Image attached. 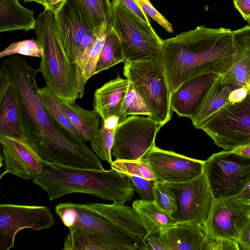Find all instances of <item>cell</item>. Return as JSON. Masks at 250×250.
<instances>
[{
  "instance_id": "cell-1",
  "label": "cell",
  "mask_w": 250,
  "mask_h": 250,
  "mask_svg": "<svg viewBox=\"0 0 250 250\" xmlns=\"http://www.w3.org/2000/svg\"><path fill=\"white\" fill-rule=\"evenodd\" d=\"M0 70L13 83L20 106L26 142L44 162L81 168L103 169L84 144L62 128L45 107L36 82L39 69L19 56H10Z\"/></svg>"
},
{
  "instance_id": "cell-2",
  "label": "cell",
  "mask_w": 250,
  "mask_h": 250,
  "mask_svg": "<svg viewBox=\"0 0 250 250\" xmlns=\"http://www.w3.org/2000/svg\"><path fill=\"white\" fill-rule=\"evenodd\" d=\"M236 52L233 31L223 27L203 25L164 40L160 61L171 94L194 77L215 72L218 62L233 57Z\"/></svg>"
},
{
  "instance_id": "cell-3",
  "label": "cell",
  "mask_w": 250,
  "mask_h": 250,
  "mask_svg": "<svg viewBox=\"0 0 250 250\" xmlns=\"http://www.w3.org/2000/svg\"><path fill=\"white\" fill-rule=\"evenodd\" d=\"M43 165L42 173L33 181L45 191L50 201L73 193L123 203L134 197L135 189L130 177L112 168L108 170L81 168L44 162Z\"/></svg>"
},
{
  "instance_id": "cell-4",
  "label": "cell",
  "mask_w": 250,
  "mask_h": 250,
  "mask_svg": "<svg viewBox=\"0 0 250 250\" xmlns=\"http://www.w3.org/2000/svg\"><path fill=\"white\" fill-rule=\"evenodd\" d=\"M36 20L35 30L42 49L39 70L47 86L59 99L75 103L81 98L77 68L65 53L54 14L44 9Z\"/></svg>"
},
{
  "instance_id": "cell-5",
  "label": "cell",
  "mask_w": 250,
  "mask_h": 250,
  "mask_svg": "<svg viewBox=\"0 0 250 250\" xmlns=\"http://www.w3.org/2000/svg\"><path fill=\"white\" fill-rule=\"evenodd\" d=\"M123 73L145 103L150 117L161 127L167 123L173 111L171 94L160 60L125 62Z\"/></svg>"
},
{
  "instance_id": "cell-6",
  "label": "cell",
  "mask_w": 250,
  "mask_h": 250,
  "mask_svg": "<svg viewBox=\"0 0 250 250\" xmlns=\"http://www.w3.org/2000/svg\"><path fill=\"white\" fill-rule=\"evenodd\" d=\"M113 27L122 46L125 62L160 60L163 41L152 27L118 0L111 2Z\"/></svg>"
},
{
  "instance_id": "cell-7",
  "label": "cell",
  "mask_w": 250,
  "mask_h": 250,
  "mask_svg": "<svg viewBox=\"0 0 250 250\" xmlns=\"http://www.w3.org/2000/svg\"><path fill=\"white\" fill-rule=\"evenodd\" d=\"M203 173L214 199L236 197L250 181V158L222 150L205 161Z\"/></svg>"
},
{
  "instance_id": "cell-8",
  "label": "cell",
  "mask_w": 250,
  "mask_h": 250,
  "mask_svg": "<svg viewBox=\"0 0 250 250\" xmlns=\"http://www.w3.org/2000/svg\"><path fill=\"white\" fill-rule=\"evenodd\" d=\"M198 129L203 130L224 151L250 145V95L225 106Z\"/></svg>"
},
{
  "instance_id": "cell-9",
  "label": "cell",
  "mask_w": 250,
  "mask_h": 250,
  "mask_svg": "<svg viewBox=\"0 0 250 250\" xmlns=\"http://www.w3.org/2000/svg\"><path fill=\"white\" fill-rule=\"evenodd\" d=\"M55 212L68 229L73 228L102 236L128 250H141L143 237L135 236L114 225L84 204L61 203Z\"/></svg>"
},
{
  "instance_id": "cell-10",
  "label": "cell",
  "mask_w": 250,
  "mask_h": 250,
  "mask_svg": "<svg viewBox=\"0 0 250 250\" xmlns=\"http://www.w3.org/2000/svg\"><path fill=\"white\" fill-rule=\"evenodd\" d=\"M161 127L148 116L126 117L115 128L112 154L117 160L141 161L155 146Z\"/></svg>"
},
{
  "instance_id": "cell-11",
  "label": "cell",
  "mask_w": 250,
  "mask_h": 250,
  "mask_svg": "<svg viewBox=\"0 0 250 250\" xmlns=\"http://www.w3.org/2000/svg\"><path fill=\"white\" fill-rule=\"evenodd\" d=\"M55 223L50 209L43 206L0 205V250H9L17 234L24 229H48Z\"/></svg>"
},
{
  "instance_id": "cell-12",
  "label": "cell",
  "mask_w": 250,
  "mask_h": 250,
  "mask_svg": "<svg viewBox=\"0 0 250 250\" xmlns=\"http://www.w3.org/2000/svg\"><path fill=\"white\" fill-rule=\"evenodd\" d=\"M166 183L177 197V209L172 217L178 223L190 222L206 227L214 199L204 173L187 182Z\"/></svg>"
},
{
  "instance_id": "cell-13",
  "label": "cell",
  "mask_w": 250,
  "mask_h": 250,
  "mask_svg": "<svg viewBox=\"0 0 250 250\" xmlns=\"http://www.w3.org/2000/svg\"><path fill=\"white\" fill-rule=\"evenodd\" d=\"M250 216V206L236 197L214 199L206 225L209 238L237 243Z\"/></svg>"
},
{
  "instance_id": "cell-14",
  "label": "cell",
  "mask_w": 250,
  "mask_h": 250,
  "mask_svg": "<svg viewBox=\"0 0 250 250\" xmlns=\"http://www.w3.org/2000/svg\"><path fill=\"white\" fill-rule=\"evenodd\" d=\"M141 161L148 166L156 181L169 183L187 182L200 175L205 162L156 146Z\"/></svg>"
},
{
  "instance_id": "cell-15",
  "label": "cell",
  "mask_w": 250,
  "mask_h": 250,
  "mask_svg": "<svg viewBox=\"0 0 250 250\" xmlns=\"http://www.w3.org/2000/svg\"><path fill=\"white\" fill-rule=\"evenodd\" d=\"M0 143L5 166L0 179L10 173L33 181L42 173L43 162L27 143L0 135Z\"/></svg>"
},
{
  "instance_id": "cell-16",
  "label": "cell",
  "mask_w": 250,
  "mask_h": 250,
  "mask_svg": "<svg viewBox=\"0 0 250 250\" xmlns=\"http://www.w3.org/2000/svg\"><path fill=\"white\" fill-rule=\"evenodd\" d=\"M54 16L65 53L75 64L82 41L87 33L94 29L73 0H66Z\"/></svg>"
},
{
  "instance_id": "cell-17",
  "label": "cell",
  "mask_w": 250,
  "mask_h": 250,
  "mask_svg": "<svg viewBox=\"0 0 250 250\" xmlns=\"http://www.w3.org/2000/svg\"><path fill=\"white\" fill-rule=\"evenodd\" d=\"M218 73H206L182 83L171 96L173 111L180 117H195L208 88Z\"/></svg>"
},
{
  "instance_id": "cell-18",
  "label": "cell",
  "mask_w": 250,
  "mask_h": 250,
  "mask_svg": "<svg viewBox=\"0 0 250 250\" xmlns=\"http://www.w3.org/2000/svg\"><path fill=\"white\" fill-rule=\"evenodd\" d=\"M0 135L26 142L15 86L6 74L0 70Z\"/></svg>"
},
{
  "instance_id": "cell-19",
  "label": "cell",
  "mask_w": 250,
  "mask_h": 250,
  "mask_svg": "<svg viewBox=\"0 0 250 250\" xmlns=\"http://www.w3.org/2000/svg\"><path fill=\"white\" fill-rule=\"evenodd\" d=\"M159 238L166 250H208L206 227L194 222L179 223Z\"/></svg>"
},
{
  "instance_id": "cell-20",
  "label": "cell",
  "mask_w": 250,
  "mask_h": 250,
  "mask_svg": "<svg viewBox=\"0 0 250 250\" xmlns=\"http://www.w3.org/2000/svg\"><path fill=\"white\" fill-rule=\"evenodd\" d=\"M128 86V80L118 76L95 90L94 109L103 121L112 116L118 117L120 122L125 119L122 115V109Z\"/></svg>"
},
{
  "instance_id": "cell-21",
  "label": "cell",
  "mask_w": 250,
  "mask_h": 250,
  "mask_svg": "<svg viewBox=\"0 0 250 250\" xmlns=\"http://www.w3.org/2000/svg\"><path fill=\"white\" fill-rule=\"evenodd\" d=\"M124 203L114 202L112 204L95 203L84 205L130 233L143 237L146 232L136 210Z\"/></svg>"
},
{
  "instance_id": "cell-22",
  "label": "cell",
  "mask_w": 250,
  "mask_h": 250,
  "mask_svg": "<svg viewBox=\"0 0 250 250\" xmlns=\"http://www.w3.org/2000/svg\"><path fill=\"white\" fill-rule=\"evenodd\" d=\"M233 39L236 54L218 62L214 70L221 75L224 82L248 88L250 86V54L240 42Z\"/></svg>"
},
{
  "instance_id": "cell-23",
  "label": "cell",
  "mask_w": 250,
  "mask_h": 250,
  "mask_svg": "<svg viewBox=\"0 0 250 250\" xmlns=\"http://www.w3.org/2000/svg\"><path fill=\"white\" fill-rule=\"evenodd\" d=\"M237 86L224 82L221 75L218 74L204 97L195 117L191 120L195 128L198 129L220 109L231 104L229 95Z\"/></svg>"
},
{
  "instance_id": "cell-24",
  "label": "cell",
  "mask_w": 250,
  "mask_h": 250,
  "mask_svg": "<svg viewBox=\"0 0 250 250\" xmlns=\"http://www.w3.org/2000/svg\"><path fill=\"white\" fill-rule=\"evenodd\" d=\"M34 11L23 7L18 0H0V32L35 30Z\"/></svg>"
},
{
  "instance_id": "cell-25",
  "label": "cell",
  "mask_w": 250,
  "mask_h": 250,
  "mask_svg": "<svg viewBox=\"0 0 250 250\" xmlns=\"http://www.w3.org/2000/svg\"><path fill=\"white\" fill-rule=\"evenodd\" d=\"M132 207L136 210L146 234L159 236L178 223L169 213L160 209L154 201L136 200Z\"/></svg>"
},
{
  "instance_id": "cell-26",
  "label": "cell",
  "mask_w": 250,
  "mask_h": 250,
  "mask_svg": "<svg viewBox=\"0 0 250 250\" xmlns=\"http://www.w3.org/2000/svg\"><path fill=\"white\" fill-rule=\"evenodd\" d=\"M60 105L72 125L81 133L84 142H90L99 129L100 116L94 109L86 110L76 104L59 99Z\"/></svg>"
},
{
  "instance_id": "cell-27",
  "label": "cell",
  "mask_w": 250,
  "mask_h": 250,
  "mask_svg": "<svg viewBox=\"0 0 250 250\" xmlns=\"http://www.w3.org/2000/svg\"><path fill=\"white\" fill-rule=\"evenodd\" d=\"M69 229L64 241L63 250H128L99 235L73 228Z\"/></svg>"
},
{
  "instance_id": "cell-28",
  "label": "cell",
  "mask_w": 250,
  "mask_h": 250,
  "mask_svg": "<svg viewBox=\"0 0 250 250\" xmlns=\"http://www.w3.org/2000/svg\"><path fill=\"white\" fill-rule=\"evenodd\" d=\"M85 20L94 30L113 27L114 17L109 0H73Z\"/></svg>"
},
{
  "instance_id": "cell-29",
  "label": "cell",
  "mask_w": 250,
  "mask_h": 250,
  "mask_svg": "<svg viewBox=\"0 0 250 250\" xmlns=\"http://www.w3.org/2000/svg\"><path fill=\"white\" fill-rule=\"evenodd\" d=\"M125 62L121 41L112 28L108 30L104 46L98 61L95 74L119 63Z\"/></svg>"
},
{
  "instance_id": "cell-30",
  "label": "cell",
  "mask_w": 250,
  "mask_h": 250,
  "mask_svg": "<svg viewBox=\"0 0 250 250\" xmlns=\"http://www.w3.org/2000/svg\"><path fill=\"white\" fill-rule=\"evenodd\" d=\"M39 92L45 107L58 125L73 137L84 142L81 133L72 125L62 110L59 98L50 88L45 86L39 88Z\"/></svg>"
},
{
  "instance_id": "cell-31",
  "label": "cell",
  "mask_w": 250,
  "mask_h": 250,
  "mask_svg": "<svg viewBox=\"0 0 250 250\" xmlns=\"http://www.w3.org/2000/svg\"><path fill=\"white\" fill-rule=\"evenodd\" d=\"M115 129H110L103 125L92 137L90 142L91 147L101 159L112 163L111 154Z\"/></svg>"
},
{
  "instance_id": "cell-32",
  "label": "cell",
  "mask_w": 250,
  "mask_h": 250,
  "mask_svg": "<svg viewBox=\"0 0 250 250\" xmlns=\"http://www.w3.org/2000/svg\"><path fill=\"white\" fill-rule=\"evenodd\" d=\"M122 113L124 118L129 115L151 116L145 103L129 81L127 90L123 104Z\"/></svg>"
},
{
  "instance_id": "cell-33",
  "label": "cell",
  "mask_w": 250,
  "mask_h": 250,
  "mask_svg": "<svg viewBox=\"0 0 250 250\" xmlns=\"http://www.w3.org/2000/svg\"><path fill=\"white\" fill-rule=\"evenodd\" d=\"M155 204L162 210L170 215L177 209V197L166 183L154 181L153 188Z\"/></svg>"
},
{
  "instance_id": "cell-34",
  "label": "cell",
  "mask_w": 250,
  "mask_h": 250,
  "mask_svg": "<svg viewBox=\"0 0 250 250\" xmlns=\"http://www.w3.org/2000/svg\"><path fill=\"white\" fill-rule=\"evenodd\" d=\"M111 167L122 174L141 177L150 180H156L148 166L142 161L116 159L113 161Z\"/></svg>"
},
{
  "instance_id": "cell-35",
  "label": "cell",
  "mask_w": 250,
  "mask_h": 250,
  "mask_svg": "<svg viewBox=\"0 0 250 250\" xmlns=\"http://www.w3.org/2000/svg\"><path fill=\"white\" fill-rule=\"evenodd\" d=\"M34 57H42V49L38 41L30 39L14 42L0 52V58L14 54Z\"/></svg>"
},
{
  "instance_id": "cell-36",
  "label": "cell",
  "mask_w": 250,
  "mask_h": 250,
  "mask_svg": "<svg viewBox=\"0 0 250 250\" xmlns=\"http://www.w3.org/2000/svg\"><path fill=\"white\" fill-rule=\"evenodd\" d=\"M129 176L134 189L139 194L141 199L145 201H154L153 188L155 181L138 176Z\"/></svg>"
},
{
  "instance_id": "cell-37",
  "label": "cell",
  "mask_w": 250,
  "mask_h": 250,
  "mask_svg": "<svg viewBox=\"0 0 250 250\" xmlns=\"http://www.w3.org/2000/svg\"><path fill=\"white\" fill-rule=\"evenodd\" d=\"M144 13L158 22L168 32L173 33L171 24L152 5L149 1L138 0Z\"/></svg>"
},
{
  "instance_id": "cell-38",
  "label": "cell",
  "mask_w": 250,
  "mask_h": 250,
  "mask_svg": "<svg viewBox=\"0 0 250 250\" xmlns=\"http://www.w3.org/2000/svg\"><path fill=\"white\" fill-rule=\"evenodd\" d=\"M141 250H166L159 236L146 234L143 237V245Z\"/></svg>"
},
{
  "instance_id": "cell-39",
  "label": "cell",
  "mask_w": 250,
  "mask_h": 250,
  "mask_svg": "<svg viewBox=\"0 0 250 250\" xmlns=\"http://www.w3.org/2000/svg\"><path fill=\"white\" fill-rule=\"evenodd\" d=\"M237 243L239 250H250V216L241 231Z\"/></svg>"
},
{
  "instance_id": "cell-40",
  "label": "cell",
  "mask_w": 250,
  "mask_h": 250,
  "mask_svg": "<svg viewBox=\"0 0 250 250\" xmlns=\"http://www.w3.org/2000/svg\"><path fill=\"white\" fill-rule=\"evenodd\" d=\"M148 24L150 25L147 16L144 13L138 0H118Z\"/></svg>"
},
{
  "instance_id": "cell-41",
  "label": "cell",
  "mask_w": 250,
  "mask_h": 250,
  "mask_svg": "<svg viewBox=\"0 0 250 250\" xmlns=\"http://www.w3.org/2000/svg\"><path fill=\"white\" fill-rule=\"evenodd\" d=\"M235 8L245 21L250 18V0H233Z\"/></svg>"
},
{
  "instance_id": "cell-42",
  "label": "cell",
  "mask_w": 250,
  "mask_h": 250,
  "mask_svg": "<svg viewBox=\"0 0 250 250\" xmlns=\"http://www.w3.org/2000/svg\"><path fill=\"white\" fill-rule=\"evenodd\" d=\"M248 95V88L237 86L230 92L229 97V101L231 104L239 102L244 100Z\"/></svg>"
},
{
  "instance_id": "cell-43",
  "label": "cell",
  "mask_w": 250,
  "mask_h": 250,
  "mask_svg": "<svg viewBox=\"0 0 250 250\" xmlns=\"http://www.w3.org/2000/svg\"><path fill=\"white\" fill-rule=\"evenodd\" d=\"M236 197L242 202L250 206V181Z\"/></svg>"
},
{
  "instance_id": "cell-44",
  "label": "cell",
  "mask_w": 250,
  "mask_h": 250,
  "mask_svg": "<svg viewBox=\"0 0 250 250\" xmlns=\"http://www.w3.org/2000/svg\"><path fill=\"white\" fill-rule=\"evenodd\" d=\"M103 121V125L106 127L115 129L120 122V119L118 117L112 116Z\"/></svg>"
},
{
  "instance_id": "cell-45",
  "label": "cell",
  "mask_w": 250,
  "mask_h": 250,
  "mask_svg": "<svg viewBox=\"0 0 250 250\" xmlns=\"http://www.w3.org/2000/svg\"><path fill=\"white\" fill-rule=\"evenodd\" d=\"M66 0H51L49 10L54 14L62 6Z\"/></svg>"
},
{
  "instance_id": "cell-46",
  "label": "cell",
  "mask_w": 250,
  "mask_h": 250,
  "mask_svg": "<svg viewBox=\"0 0 250 250\" xmlns=\"http://www.w3.org/2000/svg\"><path fill=\"white\" fill-rule=\"evenodd\" d=\"M234 152L250 158V145L232 150Z\"/></svg>"
},
{
  "instance_id": "cell-47",
  "label": "cell",
  "mask_w": 250,
  "mask_h": 250,
  "mask_svg": "<svg viewBox=\"0 0 250 250\" xmlns=\"http://www.w3.org/2000/svg\"><path fill=\"white\" fill-rule=\"evenodd\" d=\"M25 2H35L37 3L40 4L43 6L45 5V0H23Z\"/></svg>"
},
{
  "instance_id": "cell-48",
  "label": "cell",
  "mask_w": 250,
  "mask_h": 250,
  "mask_svg": "<svg viewBox=\"0 0 250 250\" xmlns=\"http://www.w3.org/2000/svg\"><path fill=\"white\" fill-rule=\"evenodd\" d=\"M51 0H45L44 9H49Z\"/></svg>"
},
{
  "instance_id": "cell-49",
  "label": "cell",
  "mask_w": 250,
  "mask_h": 250,
  "mask_svg": "<svg viewBox=\"0 0 250 250\" xmlns=\"http://www.w3.org/2000/svg\"><path fill=\"white\" fill-rule=\"evenodd\" d=\"M247 21L250 24V18L248 19Z\"/></svg>"
},
{
  "instance_id": "cell-50",
  "label": "cell",
  "mask_w": 250,
  "mask_h": 250,
  "mask_svg": "<svg viewBox=\"0 0 250 250\" xmlns=\"http://www.w3.org/2000/svg\"><path fill=\"white\" fill-rule=\"evenodd\" d=\"M148 0V1H149V0Z\"/></svg>"
},
{
  "instance_id": "cell-51",
  "label": "cell",
  "mask_w": 250,
  "mask_h": 250,
  "mask_svg": "<svg viewBox=\"0 0 250 250\" xmlns=\"http://www.w3.org/2000/svg\"></svg>"
}]
</instances>
